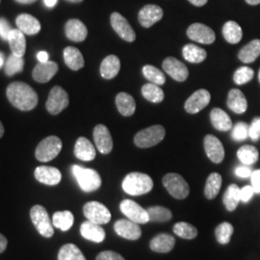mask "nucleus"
<instances>
[{"instance_id": "52", "label": "nucleus", "mask_w": 260, "mask_h": 260, "mask_svg": "<svg viewBox=\"0 0 260 260\" xmlns=\"http://www.w3.org/2000/svg\"><path fill=\"white\" fill-rule=\"evenodd\" d=\"M251 179L254 193H260V170H256L251 174Z\"/></svg>"}, {"instance_id": "29", "label": "nucleus", "mask_w": 260, "mask_h": 260, "mask_svg": "<svg viewBox=\"0 0 260 260\" xmlns=\"http://www.w3.org/2000/svg\"><path fill=\"white\" fill-rule=\"evenodd\" d=\"M210 120L214 127L219 131H229L233 128V121L230 116L220 108L211 110Z\"/></svg>"}, {"instance_id": "6", "label": "nucleus", "mask_w": 260, "mask_h": 260, "mask_svg": "<svg viewBox=\"0 0 260 260\" xmlns=\"http://www.w3.org/2000/svg\"><path fill=\"white\" fill-rule=\"evenodd\" d=\"M62 147V141L59 137L48 136L38 145L35 156L41 162H49L58 156Z\"/></svg>"}, {"instance_id": "55", "label": "nucleus", "mask_w": 260, "mask_h": 260, "mask_svg": "<svg viewBox=\"0 0 260 260\" xmlns=\"http://www.w3.org/2000/svg\"><path fill=\"white\" fill-rule=\"evenodd\" d=\"M38 61L40 62V63H46L47 61H49L48 60V53L46 52V51H40L39 53L37 54Z\"/></svg>"}, {"instance_id": "27", "label": "nucleus", "mask_w": 260, "mask_h": 260, "mask_svg": "<svg viewBox=\"0 0 260 260\" xmlns=\"http://www.w3.org/2000/svg\"><path fill=\"white\" fill-rule=\"evenodd\" d=\"M228 106L232 111L236 114H243L248 108L247 100L238 89H232L228 95Z\"/></svg>"}, {"instance_id": "26", "label": "nucleus", "mask_w": 260, "mask_h": 260, "mask_svg": "<svg viewBox=\"0 0 260 260\" xmlns=\"http://www.w3.org/2000/svg\"><path fill=\"white\" fill-rule=\"evenodd\" d=\"M95 149L93 144L85 137H79L75 146V155L82 161H92L95 158Z\"/></svg>"}, {"instance_id": "20", "label": "nucleus", "mask_w": 260, "mask_h": 260, "mask_svg": "<svg viewBox=\"0 0 260 260\" xmlns=\"http://www.w3.org/2000/svg\"><path fill=\"white\" fill-rule=\"evenodd\" d=\"M35 177L39 182L43 184L54 186L60 183L62 175L57 168L40 166L35 170Z\"/></svg>"}, {"instance_id": "5", "label": "nucleus", "mask_w": 260, "mask_h": 260, "mask_svg": "<svg viewBox=\"0 0 260 260\" xmlns=\"http://www.w3.org/2000/svg\"><path fill=\"white\" fill-rule=\"evenodd\" d=\"M32 223L35 225L38 233L46 238H50L54 234L53 223L49 218L47 209L42 205H34L30 210Z\"/></svg>"}, {"instance_id": "10", "label": "nucleus", "mask_w": 260, "mask_h": 260, "mask_svg": "<svg viewBox=\"0 0 260 260\" xmlns=\"http://www.w3.org/2000/svg\"><path fill=\"white\" fill-rule=\"evenodd\" d=\"M120 209L122 214H124L127 219H129L132 222L139 224L149 222L148 211L132 200L122 201L120 205Z\"/></svg>"}, {"instance_id": "50", "label": "nucleus", "mask_w": 260, "mask_h": 260, "mask_svg": "<svg viewBox=\"0 0 260 260\" xmlns=\"http://www.w3.org/2000/svg\"><path fill=\"white\" fill-rule=\"evenodd\" d=\"M13 30L9 22L3 18H0V37L2 38L4 41L8 40L10 32Z\"/></svg>"}, {"instance_id": "41", "label": "nucleus", "mask_w": 260, "mask_h": 260, "mask_svg": "<svg viewBox=\"0 0 260 260\" xmlns=\"http://www.w3.org/2000/svg\"><path fill=\"white\" fill-rule=\"evenodd\" d=\"M149 222H168L173 218V214L170 209L163 206H151L148 208Z\"/></svg>"}, {"instance_id": "32", "label": "nucleus", "mask_w": 260, "mask_h": 260, "mask_svg": "<svg viewBox=\"0 0 260 260\" xmlns=\"http://www.w3.org/2000/svg\"><path fill=\"white\" fill-rule=\"evenodd\" d=\"M260 55V40H253L242 47L238 57L243 63L250 64L255 61Z\"/></svg>"}, {"instance_id": "59", "label": "nucleus", "mask_w": 260, "mask_h": 260, "mask_svg": "<svg viewBox=\"0 0 260 260\" xmlns=\"http://www.w3.org/2000/svg\"><path fill=\"white\" fill-rule=\"evenodd\" d=\"M246 2L250 5H258V4H260V0H246Z\"/></svg>"}, {"instance_id": "38", "label": "nucleus", "mask_w": 260, "mask_h": 260, "mask_svg": "<svg viewBox=\"0 0 260 260\" xmlns=\"http://www.w3.org/2000/svg\"><path fill=\"white\" fill-rule=\"evenodd\" d=\"M142 94L143 96L150 103H160L164 100V92L163 90L153 83L145 84L142 87Z\"/></svg>"}, {"instance_id": "39", "label": "nucleus", "mask_w": 260, "mask_h": 260, "mask_svg": "<svg viewBox=\"0 0 260 260\" xmlns=\"http://www.w3.org/2000/svg\"><path fill=\"white\" fill-rule=\"evenodd\" d=\"M58 260H86V258L76 245L66 244L58 252Z\"/></svg>"}, {"instance_id": "44", "label": "nucleus", "mask_w": 260, "mask_h": 260, "mask_svg": "<svg viewBox=\"0 0 260 260\" xmlns=\"http://www.w3.org/2000/svg\"><path fill=\"white\" fill-rule=\"evenodd\" d=\"M233 229L232 223H228V222H223L220 223L215 231V235L217 238V241L219 242L222 245H225L229 242L231 241V238L233 236Z\"/></svg>"}, {"instance_id": "49", "label": "nucleus", "mask_w": 260, "mask_h": 260, "mask_svg": "<svg viewBox=\"0 0 260 260\" xmlns=\"http://www.w3.org/2000/svg\"><path fill=\"white\" fill-rule=\"evenodd\" d=\"M95 260H125L120 253L113 251H104L100 252Z\"/></svg>"}, {"instance_id": "60", "label": "nucleus", "mask_w": 260, "mask_h": 260, "mask_svg": "<svg viewBox=\"0 0 260 260\" xmlns=\"http://www.w3.org/2000/svg\"><path fill=\"white\" fill-rule=\"evenodd\" d=\"M4 132H5V129H4V126H3V124H2V122L0 121V139L3 137V135H4Z\"/></svg>"}, {"instance_id": "36", "label": "nucleus", "mask_w": 260, "mask_h": 260, "mask_svg": "<svg viewBox=\"0 0 260 260\" xmlns=\"http://www.w3.org/2000/svg\"><path fill=\"white\" fill-rule=\"evenodd\" d=\"M240 188L236 184L229 186L223 195V205L228 211H234L238 206L240 199Z\"/></svg>"}, {"instance_id": "7", "label": "nucleus", "mask_w": 260, "mask_h": 260, "mask_svg": "<svg viewBox=\"0 0 260 260\" xmlns=\"http://www.w3.org/2000/svg\"><path fill=\"white\" fill-rule=\"evenodd\" d=\"M162 182L164 187L167 189L169 194L173 196L175 199L183 200L186 199L190 193V188L187 181L178 174H167L163 177Z\"/></svg>"}, {"instance_id": "15", "label": "nucleus", "mask_w": 260, "mask_h": 260, "mask_svg": "<svg viewBox=\"0 0 260 260\" xmlns=\"http://www.w3.org/2000/svg\"><path fill=\"white\" fill-rule=\"evenodd\" d=\"M114 229L119 236L127 240H138L142 235L139 223L132 222L129 219H121L117 221L114 224Z\"/></svg>"}, {"instance_id": "43", "label": "nucleus", "mask_w": 260, "mask_h": 260, "mask_svg": "<svg viewBox=\"0 0 260 260\" xmlns=\"http://www.w3.org/2000/svg\"><path fill=\"white\" fill-rule=\"evenodd\" d=\"M142 72H143L144 76L151 83L156 84L158 86H160V85H164L166 82V78H165L164 74L153 66H145L143 68Z\"/></svg>"}, {"instance_id": "34", "label": "nucleus", "mask_w": 260, "mask_h": 260, "mask_svg": "<svg viewBox=\"0 0 260 260\" xmlns=\"http://www.w3.org/2000/svg\"><path fill=\"white\" fill-rule=\"evenodd\" d=\"M223 37L230 44H238L243 37L242 28L237 22L230 20L224 23L223 27Z\"/></svg>"}, {"instance_id": "25", "label": "nucleus", "mask_w": 260, "mask_h": 260, "mask_svg": "<svg viewBox=\"0 0 260 260\" xmlns=\"http://www.w3.org/2000/svg\"><path fill=\"white\" fill-rule=\"evenodd\" d=\"M8 43L12 54L23 57L26 50V40L24 34L19 29H13L8 36Z\"/></svg>"}, {"instance_id": "12", "label": "nucleus", "mask_w": 260, "mask_h": 260, "mask_svg": "<svg viewBox=\"0 0 260 260\" xmlns=\"http://www.w3.org/2000/svg\"><path fill=\"white\" fill-rule=\"evenodd\" d=\"M110 21H111L112 27L122 40L128 43H132L136 40L135 31L133 30V28L131 27L127 19L122 17L121 14L117 12L113 13L110 18Z\"/></svg>"}, {"instance_id": "9", "label": "nucleus", "mask_w": 260, "mask_h": 260, "mask_svg": "<svg viewBox=\"0 0 260 260\" xmlns=\"http://www.w3.org/2000/svg\"><path fill=\"white\" fill-rule=\"evenodd\" d=\"M83 212L85 217L99 224L109 223L111 220V213L105 205L99 202H89L84 205Z\"/></svg>"}, {"instance_id": "13", "label": "nucleus", "mask_w": 260, "mask_h": 260, "mask_svg": "<svg viewBox=\"0 0 260 260\" xmlns=\"http://www.w3.org/2000/svg\"><path fill=\"white\" fill-rule=\"evenodd\" d=\"M210 93L205 89H200L193 94H191V96H189L184 104V108L189 114H197L205 109L210 103Z\"/></svg>"}, {"instance_id": "54", "label": "nucleus", "mask_w": 260, "mask_h": 260, "mask_svg": "<svg viewBox=\"0 0 260 260\" xmlns=\"http://www.w3.org/2000/svg\"><path fill=\"white\" fill-rule=\"evenodd\" d=\"M7 245H8V240L7 238L0 233V253H2L3 251L6 250L7 248Z\"/></svg>"}, {"instance_id": "33", "label": "nucleus", "mask_w": 260, "mask_h": 260, "mask_svg": "<svg viewBox=\"0 0 260 260\" xmlns=\"http://www.w3.org/2000/svg\"><path fill=\"white\" fill-rule=\"evenodd\" d=\"M182 55L186 61L193 64H199L205 61L207 53L204 48L198 47L193 44H189L183 47Z\"/></svg>"}, {"instance_id": "57", "label": "nucleus", "mask_w": 260, "mask_h": 260, "mask_svg": "<svg viewBox=\"0 0 260 260\" xmlns=\"http://www.w3.org/2000/svg\"><path fill=\"white\" fill-rule=\"evenodd\" d=\"M44 1H45L46 6L48 7V8H53V7H55L56 4H57V2H58V0H44Z\"/></svg>"}, {"instance_id": "4", "label": "nucleus", "mask_w": 260, "mask_h": 260, "mask_svg": "<svg viewBox=\"0 0 260 260\" xmlns=\"http://www.w3.org/2000/svg\"><path fill=\"white\" fill-rule=\"evenodd\" d=\"M165 134L166 131L162 125H152L139 131L134 137V143L141 149L151 148L163 141Z\"/></svg>"}, {"instance_id": "24", "label": "nucleus", "mask_w": 260, "mask_h": 260, "mask_svg": "<svg viewBox=\"0 0 260 260\" xmlns=\"http://www.w3.org/2000/svg\"><path fill=\"white\" fill-rule=\"evenodd\" d=\"M176 245V239L168 234V233H160L153 237L149 243V248L151 251L160 253H167L172 251Z\"/></svg>"}, {"instance_id": "21", "label": "nucleus", "mask_w": 260, "mask_h": 260, "mask_svg": "<svg viewBox=\"0 0 260 260\" xmlns=\"http://www.w3.org/2000/svg\"><path fill=\"white\" fill-rule=\"evenodd\" d=\"M66 36L75 43H81L88 36L86 25L79 19H70L65 25Z\"/></svg>"}, {"instance_id": "22", "label": "nucleus", "mask_w": 260, "mask_h": 260, "mask_svg": "<svg viewBox=\"0 0 260 260\" xmlns=\"http://www.w3.org/2000/svg\"><path fill=\"white\" fill-rule=\"evenodd\" d=\"M80 233L85 239L94 243H102L105 239V232L102 224L86 221L80 226Z\"/></svg>"}, {"instance_id": "23", "label": "nucleus", "mask_w": 260, "mask_h": 260, "mask_svg": "<svg viewBox=\"0 0 260 260\" xmlns=\"http://www.w3.org/2000/svg\"><path fill=\"white\" fill-rule=\"evenodd\" d=\"M16 24L23 34L36 35L41 30V23L36 18L29 14H21L17 17Z\"/></svg>"}, {"instance_id": "16", "label": "nucleus", "mask_w": 260, "mask_h": 260, "mask_svg": "<svg viewBox=\"0 0 260 260\" xmlns=\"http://www.w3.org/2000/svg\"><path fill=\"white\" fill-rule=\"evenodd\" d=\"M93 140L96 149L103 154L110 153L113 149V139L109 129L103 125L98 124L93 129Z\"/></svg>"}, {"instance_id": "61", "label": "nucleus", "mask_w": 260, "mask_h": 260, "mask_svg": "<svg viewBox=\"0 0 260 260\" xmlns=\"http://www.w3.org/2000/svg\"><path fill=\"white\" fill-rule=\"evenodd\" d=\"M4 65V55L0 52V69Z\"/></svg>"}, {"instance_id": "3", "label": "nucleus", "mask_w": 260, "mask_h": 260, "mask_svg": "<svg viewBox=\"0 0 260 260\" xmlns=\"http://www.w3.org/2000/svg\"><path fill=\"white\" fill-rule=\"evenodd\" d=\"M72 172L84 192H93L102 186V177L93 169L74 165Z\"/></svg>"}, {"instance_id": "8", "label": "nucleus", "mask_w": 260, "mask_h": 260, "mask_svg": "<svg viewBox=\"0 0 260 260\" xmlns=\"http://www.w3.org/2000/svg\"><path fill=\"white\" fill-rule=\"evenodd\" d=\"M70 99L65 90L59 86H55L51 89L48 94L46 106L47 111L52 115H58L69 106Z\"/></svg>"}, {"instance_id": "14", "label": "nucleus", "mask_w": 260, "mask_h": 260, "mask_svg": "<svg viewBox=\"0 0 260 260\" xmlns=\"http://www.w3.org/2000/svg\"><path fill=\"white\" fill-rule=\"evenodd\" d=\"M163 70L173 79L178 82H183L188 78L189 71L182 62L175 57H167L163 62Z\"/></svg>"}, {"instance_id": "30", "label": "nucleus", "mask_w": 260, "mask_h": 260, "mask_svg": "<svg viewBox=\"0 0 260 260\" xmlns=\"http://www.w3.org/2000/svg\"><path fill=\"white\" fill-rule=\"evenodd\" d=\"M64 60L66 65L73 71H79L85 65L83 55L76 47H66L64 49Z\"/></svg>"}, {"instance_id": "18", "label": "nucleus", "mask_w": 260, "mask_h": 260, "mask_svg": "<svg viewBox=\"0 0 260 260\" xmlns=\"http://www.w3.org/2000/svg\"><path fill=\"white\" fill-rule=\"evenodd\" d=\"M163 10L161 7L153 4L144 6L139 12L140 24L145 28L151 27L163 18Z\"/></svg>"}, {"instance_id": "11", "label": "nucleus", "mask_w": 260, "mask_h": 260, "mask_svg": "<svg viewBox=\"0 0 260 260\" xmlns=\"http://www.w3.org/2000/svg\"><path fill=\"white\" fill-rule=\"evenodd\" d=\"M187 36L190 40L204 45H211L216 39L213 30L203 23L191 24L187 29Z\"/></svg>"}, {"instance_id": "47", "label": "nucleus", "mask_w": 260, "mask_h": 260, "mask_svg": "<svg viewBox=\"0 0 260 260\" xmlns=\"http://www.w3.org/2000/svg\"><path fill=\"white\" fill-rule=\"evenodd\" d=\"M232 137L234 141L240 142L249 137V125L246 122H238L234 125Z\"/></svg>"}, {"instance_id": "37", "label": "nucleus", "mask_w": 260, "mask_h": 260, "mask_svg": "<svg viewBox=\"0 0 260 260\" xmlns=\"http://www.w3.org/2000/svg\"><path fill=\"white\" fill-rule=\"evenodd\" d=\"M74 221H75L74 214L68 210L57 211L53 214V217H52L53 225L57 229L61 230L62 232L69 231L73 226Z\"/></svg>"}, {"instance_id": "63", "label": "nucleus", "mask_w": 260, "mask_h": 260, "mask_svg": "<svg viewBox=\"0 0 260 260\" xmlns=\"http://www.w3.org/2000/svg\"><path fill=\"white\" fill-rule=\"evenodd\" d=\"M258 80H259V83H260V70H259V73H258Z\"/></svg>"}, {"instance_id": "51", "label": "nucleus", "mask_w": 260, "mask_h": 260, "mask_svg": "<svg viewBox=\"0 0 260 260\" xmlns=\"http://www.w3.org/2000/svg\"><path fill=\"white\" fill-rule=\"evenodd\" d=\"M254 194L252 186H245L240 190V199L243 203H248Z\"/></svg>"}, {"instance_id": "48", "label": "nucleus", "mask_w": 260, "mask_h": 260, "mask_svg": "<svg viewBox=\"0 0 260 260\" xmlns=\"http://www.w3.org/2000/svg\"><path fill=\"white\" fill-rule=\"evenodd\" d=\"M249 137L254 142L260 139V117L254 118L249 125Z\"/></svg>"}, {"instance_id": "42", "label": "nucleus", "mask_w": 260, "mask_h": 260, "mask_svg": "<svg viewBox=\"0 0 260 260\" xmlns=\"http://www.w3.org/2000/svg\"><path fill=\"white\" fill-rule=\"evenodd\" d=\"M173 231L176 235L180 238L183 239H194L198 235V230L195 226L191 223H186V222H180L174 225Z\"/></svg>"}, {"instance_id": "19", "label": "nucleus", "mask_w": 260, "mask_h": 260, "mask_svg": "<svg viewBox=\"0 0 260 260\" xmlns=\"http://www.w3.org/2000/svg\"><path fill=\"white\" fill-rule=\"evenodd\" d=\"M59 70L58 64L52 61H47L46 63H40L38 64L33 72L32 76L35 81L40 83H47L49 82L53 76L57 74Z\"/></svg>"}, {"instance_id": "17", "label": "nucleus", "mask_w": 260, "mask_h": 260, "mask_svg": "<svg viewBox=\"0 0 260 260\" xmlns=\"http://www.w3.org/2000/svg\"><path fill=\"white\" fill-rule=\"evenodd\" d=\"M205 152L208 158L216 164L221 163L224 158V149L221 141L214 135H206L204 140Z\"/></svg>"}, {"instance_id": "53", "label": "nucleus", "mask_w": 260, "mask_h": 260, "mask_svg": "<svg viewBox=\"0 0 260 260\" xmlns=\"http://www.w3.org/2000/svg\"><path fill=\"white\" fill-rule=\"evenodd\" d=\"M235 174L237 177H242V178H247L251 176V171L250 168L248 167H238L235 170Z\"/></svg>"}, {"instance_id": "56", "label": "nucleus", "mask_w": 260, "mask_h": 260, "mask_svg": "<svg viewBox=\"0 0 260 260\" xmlns=\"http://www.w3.org/2000/svg\"><path fill=\"white\" fill-rule=\"evenodd\" d=\"M193 5H195L197 7H202L207 3L208 0H189Z\"/></svg>"}, {"instance_id": "46", "label": "nucleus", "mask_w": 260, "mask_h": 260, "mask_svg": "<svg viewBox=\"0 0 260 260\" xmlns=\"http://www.w3.org/2000/svg\"><path fill=\"white\" fill-rule=\"evenodd\" d=\"M254 72L249 67H241L239 68L233 75V80L237 85H244L250 82L253 78Z\"/></svg>"}, {"instance_id": "40", "label": "nucleus", "mask_w": 260, "mask_h": 260, "mask_svg": "<svg viewBox=\"0 0 260 260\" xmlns=\"http://www.w3.org/2000/svg\"><path fill=\"white\" fill-rule=\"evenodd\" d=\"M237 156L243 164L245 165H252L257 162L258 160V150L255 147H252L250 145L243 146L237 151Z\"/></svg>"}, {"instance_id": "35", "label": "nucleus", "mask_w": 260, "mask_h": 260, "mask_svg": "<svg viewBox=\"0 0 260 260\" xmlns=\"http://www.w3.org/2000/svg\"><path fill=\"white\" fill-rule=\"evenodd\" d=\"M222 176L218 173H212L207 177L205 187V196L207 200H213L219 194L222 187Z\"/></svg>"}, {"instance_id": "62", "label": "nucleus", "mask_w": 260, "mask_h": 260, "mask_svg": "<svg viewBox=\"0 0 260 260\" xmlns=\"http://www.w3.org/2000/svg\"><path fill=\"white\" fill-rule=\"evenodd\" d=\"M67 1H69V2H71V3H80V2H82L83 0H67Z\"/></svg>"}, {"instance_id": "28", "label": "nucleus", "mask_w": 260, "mask_h": 260, "mask_svg": "<svg viewBox=\"0 0 260 260\" xmlns=\"http://www.w3.org/2000/svg\"><path fill=\"white\" fill-rule=\"evenodd\" d=\"M121 69V61L115 55L107 56L103 59L101 65V75L104 79H112L116 77Z\"/></svg>"}, {"instance_id": "31", "label": "nucleus", "mask_w": 260, "mask_h": 260, "mask_svg": "<svg viewBox=\"0 0 260 260\" xmlns=\"http://www.w3.org/2000/svg\"><path fill=\"white\" fill-rule=\"evenodd\" d=\"M116 104L119 112L124 117L132 116L136 110V103L129 93H118L116 96Z\"/></svg>"}, {"instance_id": "1", "label": "nucleus", "mask_w": 260, "mask_h": 260, "mask_svg": "<svg viewBox=\"0 0 260 260\" xmlns=\"http://www.w3.org/2000/svg\"><path fill=\"white\" fill-rule=\"evenodd\" d=\"M6 94L11 104L21 111H30L37 106V93L28 84L13 82L7 87Z\"/></svg>"}, {"instance_id": "58", "label": "nucleus", "mask_w": 260, "mask_h": 260, "mask_svg": "<svg viewBox=\"0 0 260 260\" xmlns=\"http://www.w3.org/2000/svg\"><path fill=\"white\" fill-rule=\"evenodd\" d=\"M16 1L20 4H32V3L36 2L37 0H16Z\"/></svg>"}, {"instance_id": "2", "label": "nucleus", "mask_w": 260, "mask_h": 260, "mask_svg": "<svg viewBox=\"0 0 260 260\" xmlns=\"http://www.w3.org/2000/svg\"><path fill=\"white\" fill-rule=\"evenodd\" d=\"M153 188L151 177L143 173H130L122 181V189L130 196L148 194Z\"/></svg>"}, {"instance_id": "45", "label": "nucleus", "mask_w": 260, "mask_h": 260, "mask_svg": "<svg viewBox=\"0 0 260 260\" xmlns=\"http://www.w3.org/2000/svg\"><path fill=\"white\" fill-rule=\"evenodd\" d=\"M23 65L24 61L22 57L12 54L8 57L5 63V73L8 76H13L23 71Z\"/></svg>"}]
</instances>
